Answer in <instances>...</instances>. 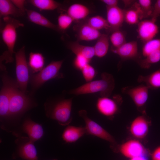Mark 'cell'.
<instances>
[{
    "mask_svg": "<svg viewBox=\"0 0 160 160\" xmlns=\"http://www.w3.org/2000/svg\"><path fill=\"white\" fill-rule=\"evenodd\" d=\"M1 75L2 85L0 92L1 128L7 132L9 123L10 100L12 90L17 84L16 80L10 77L6 70Z\"/></svg>",
    "mask_w": 160,
    "mask_h": 160,
    "instance_id": "5",
    "label": "cell"
},
{
    "mask_svg": "<svg viewBox=\"0 0 160 160\" xmlns=\"http://www.w3.org/2000/svg\"><path fill=\"white\" fill-rule=\"evenodd\" d=\"M52 160H57V159H52Z\"/></svg>",
    "mask_w": 160,
    "mask_h": 160,
    "instance_id": "42",
    "label": "cell"
},
{
    "mask_svg": "<svg viewBox=\"0 0 160 160\" xmlns=\"http://www.w3.org/2000/svg\"><path fill=\"white\" fill-rule=\"evenodd\" d=\"M86 134L85 127L68 125L64 130L62 137L66 143L76 142L84 135Z\"/></svg>",
    "mask_w": 160,
    "mask_h": 160,
    "instance_id": "19",
    "label": "cell"
},
{
    "mask_svg": "<svg viewBox=\"0 0 160 160\" xmlns=\"http://www.w3.org/2000/svg\"><path fill=\"white\" fill-rule=\"evenodd\" d=\"M109 38L112 46V48H118L126 42L124 34L119 29L112 32Z\"/></svg>",
    "mask_w": 160,
    "mask_h": 160,
    "instance_id": "30",
    "label": "cell"
},
{
    "mask_svg": "<svg viewBox=\"0 0 160 160\" xmlns=\"http://www.w3.org/2000/svg\"><path fill=\"white\" fill-rule=\"evenodd\" d=\"M121 100V97L119 95H115L112 98L101 97L97 101L96 108L101 115L111 119L118 113L119 104Z\"/></svg>",
    "mask_w": 160,
    "mask_h": 160,
    "instance_id": "10",
    "label": "cell"
},
{
    "mask_svg": "<svg viewBox=\"0 0 160 160\" xmlns=\"http://www.w3.org/2000/svg\"><path fill=\"white\" fill-rule=\"evenodd\" d=\"M125 10L118 6L106 7V20L111 32L119 29L124 21Z\"/></svg>",
    "mask_w": 160,
    "mask_h": 160,
    "instance_id": "15",
    "label": "cell"
},
{
    "mask_svg": "<svg viewBox=\"0 0 160 160\" xmlns=\"http://www.w3.org/2000/svg\"><path fill=\"white\" fill-rule=\"evenodd\" d=\"M149 130L148 123L146 118L143 116H139L132 121L130 127L131 134L137 139L144 137L147 134Z\"/></svg>",
    "mask_w": 160,
    "mask_h": 160,
    "instance_id": "18",
    "label": "cell"
},
{
    "mask_svg": "<svg viewBox=\"0 0 160 160\" xmlns=\"http://www.w3.org/2000/svg\"><path fill=\"white\" fill-rule=\"evenodd\" d=\"M64 60L52 61L39 72L31 73L29 82L31 91L29 93L33 95L34 92L46 82L52 79L61 78L63 74L60 72Z\"/></svg>",
    "mask_w": 160,
    "mask_h": 160,
    "instance_id": "6",
    "label": "cell"
},
{
    "mask_svg": "<svg viewBox=\"0 0 160 160\" xmlns=\"http://www.w3.org/2000/svg\"><path fill=\"white\" fill-rule=\"evenodd\" d=\"M45 58L39 52H31L29 54L28 65L31 73H37L44 68Z\"/></svg>",
    "mask_w": 160,
    "mask_h": 160,
    "instance_id": "23",
    "label": "cell"
},
{
    "mask_svg": "<svg viewBox=\"0 0 160 160\" xmlns=\"http://www.w3.org/2000/svg\"><path fill=\"white\" fill-rule=\"evenodd\" d=\"M78 41H92L97 40L101 35L99 31L93 28L85 22L74 27Z\"/></svg>",
    "mask_w": 160,
    "mask_h": 160,
    "instance_id": "16",
    "label": "cell"
},
{
    "mask_svg": "<svg viewBox=\"0 0 160 160\" xmlns=\"http://www.w3.org/2000/svg\"><path fill=\"white\" fill-rule=\"evenodd\" d=\"M32 96L20 90L17 84L12 90L9 102L8 132L12 133L17 137L21 135L20 127L23 116L28 111L37 105Z\"/></svg>",
    "mask_w": 160,
    "mask_h": 160,
    "instance_id": "1",
    "label": "cell"
},
{
    "mask_svg": "<svg viewBox=\"0 0 160 160\" xmlns=\"http://www.w3.org/2000/svg\"><path fill=\"white\" fill-rule=\"evenodd\" d=\"M85 22L98 31L103 29H108L109 26L106 19L100 15H96L88 18Z\"/></svg>",
    "mask_w": 160,
    "mask_h": 160,
    "instance_id": "29",
    "label": "cell"
},
{
    "mask_svg": "<svg viewBox=\"0 0 160 160\" xmlns=\"http://www.w3.org/2000/svg\"><path fill=\"white\" fill-rule=\"evenodd\" d=\"M129 160H148L145 156H141L130 159Z\"/></svg>",
    "mask_w": 160,
    "mask_h": 160,
    "instance_id": "41",
    "label": "cell"
},
{
    "mask_svg": "<svg viewBox=\"0 0 160 160\" xmlns=\"http://www.w3.org/2000/svg\"><path fill=\"white\" fill-rule=\"evenodd\" d=\"M72 98L46 102L44 104L46 116L61 126H68L72 120Z\"/></svg>",
    "mask_w": 160,
    "mask_h": 160,
    "instance_id": "4",
    "label": "cell"
},
{
    "mask_svg": "<svg viewBox=\"0 0 160 160\" xmlns=\"http://www.w3.org/2000/svg\"><path fill=\"white\" fill-rule=\"evenodd\" d=\"M111 51L124 60L133 59L138 55V47L135 41L126 42L116 48H111Z\"/></svg>",
    "mask_w": 160,
    "mask_h": 160,
    "instance_id": "17",
    "label": "cell"
},
{
    "mask_svg": "<svg viewBox=\"0 0 160 160\" xmlns=\"http://www.w3.org/2000/svg\"><path fill=\"white\" fill-rule=\"evenodd\" d=\"M20 133L26 134L30 140L35 143L43 137L44 132L41 124L32 120L29 116L22 121L20 127Z\"/></svg>",
    "mask_w": 160,
    "mask_h": 160,
    "instance_id": "12",
    "label": "cell"
},
{
    "mask_svg": "<svg viewBox=\"0 0 160 160\" xmlns=\"http://www.w3.org/2000/svg\"><path fill=\"white\" fill-rule=\"evenodd\" d=\"M24 14L17 8L11 0H0V17H4L10 15L18 17Z\"/></svg>",
    "mask_w": 160,
    "mask_h": 160,
    "instance_id": "24",
    "label": "cell"
},
{
    "mask_svg": "<svg viewBox=\"0 0 160 160\" xmlns=\"http://www.w3.org/2000/svg\"><path fill=\"white\" fill-rule=\"evenodd\" d=\"M90 13V10L87 6L80 3H74L68 8L67 13L73 21H79L86 18Z\"/></svg>",
    "mask_w": 160,
    "mask_h": 160,
    "instance_id": "21",
    "label": "cell"
},
{
    "mask_svg": "<svg viewBox=\"0 0 160 160\" xmlns=\"http://www.w3.org/2000/svg\"><path fill=\"white\" fill-rule=\"evenodd\" d=\"M137 4L140 8L141 13V19L151 15L153 7L152 1L150 0H139Z\"/></svg>",
    "mask_w": 160,
    "mask_h": 160,
    "instance_id": "33",
    "label": "cell"
},
{
    "mask_svg": "<svg viewBox=\"0 0 160 160\" xmlns=\"http://www.w3.org/2000/svg\"><path fill=\"white\" fill-rule=\"evenodd\" d=\"M15 54L17 85L20 90L27 93V86L29 82L30 75L26 57L25 47H22Z\"/></svg>",
    "mask_w": 160,
    "mask_h": 160,
    "instance_id": "7",
    "label": "cell"
},
{
    "mask_svg": "<svg viewBox=\"0 0 160 160\" xmlns=\"http://www.w3.org/2000/svg\"><path fill=\"white\" fill-rule=\"evenodd\" d=\"M115 86L113 76L104 72L101 74V79L92 81L73 89L69 92L76 95L99 93L101 97H109Z\"/></svg>",
    "mask_w": 160,
    "mask_h": 160,
    "instance_id": "3",
    "label": "cell"
},
{
    "mask_svg": "<svg viewBox=\"0 0 160 160\" xmlns=\"http://www.w3.org/2000/svg\"><path fill=\"white\" fill-rule=\"evenodd\" d=\"M81 71L83 77L87 82L92 81L96 75L95 68L89 63L86 65Z\"/></svg>",
    "mask_w": 160,
    "mask_h": 160,
    "instance_id": "35",
    "label": "cell"
},
{
    "mask_svg": "<svg viewBox=\"0 0 160 160\" xmlns=\"http://www.w3.org/2000/svg\"><path fill=\"white\" fill-rule=\"evenodd\" d=\"M73 21L72 19L67 13H60L57 19V26L59 31H63L67 30Z\"/></svg>",
    "mask_w": 160,
    "mask_h": 160,
    "instance_id": "34",
    "label": "cell"
},
{
    "mask_svg": "<svg viewBox=\"0 0 160 160\" xmlns=\"http://www.w3.org/2000/svg\"><path fill=\"white\" fill-rule=\"evenodd\" d=\"M119 150L123 156L130 159L145 156L146 153V150L142 143L135 139L129 140L122 144Z\"/></svg>",
    "mask_w": 160,
    "mask_h": 160,
    "instance_id": "14",
    "label": "cell"
},
{
    "mask_svg": "<svg viewBox=\"0 0 160 160\" xmlns=\"http://www.w3.org/2000/svg\"><path fill=\"white\" fill-rule=\"evenodd\" d=\"M28 20L36 24L56 31H59L57 25L52 23L42 14L35 11L26 9Z\"/></svg>",
    "mask_w": 160,
    "mask_h": 160,
    "instance_id": "20",
    "label": "cell"
},
{
    "mask_svg": "<svg viewBox=\"0 0 160 160\" xmlns=\"http://www.w3.org/2000/svg\"><path fill=\"white\" fill-rule=\"evenodd\" d=\"M28 1L40 11L53 10L61 6L60 3L53 0H30Z\"/></svg>",
    "mask_w": 160,
    "mask_h": 160,
    "instance_id": "27",
    "label": "cell"
},
{
    "mask_svg": "<svg viewBox=\"0 0 160 160\" xmlns=\"http://www.w3.org/2000/svg\"><path fill=\"white\" fill-rule=\"evenodd\" d=\"M78 113L85 122L86 134L106 141L110 143L112 147H115L116 143L113 137L100 125L90 118L85 110H80Z\"/></svg>",
    "mask_w": 160,
    "mask_h": 160,
    "instance_id": "8",
    "label": "cell"
},
{
    "mask_svg": "<svg viewBox=\"0 0 160 160\" xmlns=\"http://www.w3.org/2000/svg\"><path fill=\"white\" fill-rule=\"evenodd\" d=\"M159 49H160V39H153L145 43L142 48V54L145 57L152 52Z\"/></svg>",
    "mask_w": 160,
    "mask_h": 160,
    "instance_id": "32",
    "label": "cell"
},
{
    "mask_svg": "<svg viewBox=\"0 0 160 160\" xmlns=\"http://www.w3.org/2000/svg\"><path fill=\"white\" fill-rule=\"evenodd\" d=\"M138 81L139 82L144 83L149 89L160 88V68L147 76H140L138 78Z\"/></svg>",
    "mask_w": 160,
    "mask_h": 160,
    "instance_id": "25",
    "label": "cell"
},
{
    "mask_svg": "<svg viewBox=\"0 0 160 160\" xmlns=\"http://www.w3.org/2000/svg\"><path fill=\"white\" fill-rule=\"evenodd\" d=\"M68 47L76 55L82 56L90 61L95 56L93 46L81 45L78 41H74L68 43Z\"/></svg>",
    "mask_w": 160,
    "mask_h": 160,
    "instance_id": "22",
    "label": "cell"
},
{
    "mask_svg": "<svg viewBox=\"0 0 160 160\" xmlns=\"http://www.w3.org/2000/svg\"><path fill=\"white\" fill-rule=\"evenodd\" d=\"M109 38L106 34H101L97 39L93 46L95 56L99 58L103 57L106 55L108 52L109 44Z\"/></svg>",
    "mask_w": 160,
    "mask_h": 160,
    "instance_id": "26",
    "label": "cell"
},
{
    "mask_svg": "<svg viewBox=\"0 0 160 160\" xmlns=\"http://www.w3.org/2000/svg\"><path fill=\"white\" fill-rule=\"evenodd\" d=\"M134 6V8L125 10L124 21L130 25L138 23L141 20L140 11L137 3Z\"/></svg>",
    "mask_w": 160,
    "mask_h": 160,
    "instance_id": "28",
    "label": "cell"
},
{
    "mask_svg": "<svg viewBox=\"0 0 160 160\" xmlns=\"http://www.w3.org/2000/svg\"><path fill=\"white\" fill-rule=\"evenodd\" d=\"M160 15V0H158L155 3L151 15V20L156 22L158 17Z\"/></svg>",
    "mask_w": 160,
    "mask_h": 160,
    "instance_id": "37",
    "label": "cell"
},
{
    "mask_svg": "<svg viewBox=\"0 0 160 160\" xmlns=\"http://www.w3.org/2000/svg\"><path fill=\"white\" fill-rule=\"evenodd\" d=\"M11 1L14 5L20 10L24 14L26 13V9L25 7V3L26 2L24 0H11Z\"/></svg>",
    "mask_w": 160,
    "mask_h": 160,
    "instance_id": "38",
    "label": "cell"
},
{
    "mask_svg": "<svg viewBox=\"0 0 160 160\" xmlns=\"http://www.w3.org/2000/svg\"><path fill=\"white\" fill-rule=\"evenodd\" d=\"M149 88L145 84L134 87L124 88L122 92L128 95L136 106L138 108L144 106L146 103L149 95Z\"/></svg>",
    "mask_w": 160,
    "mask_h": 160,
    "instance_id": "11",
    "label": "cell"
},
{
    "mask_svg": "<svg viewBox=\"0 0 160 160\" xmlns=\"http://www.w3.org/2000/svg\"><path fill=\"white\" fill-rule=\"evenodd\" d=\"M152 160H160V146L157 147L151 155Z\"/></svg>",
    "mask_w": 160,
    "mask_h": 160,
    "instance_id": "40",
    "label": "cell"
},
{
    "mask_svg": "<svg viewBox=\"0 0 160 160\" xmlns=\"http://www.w3.org/2000/svg\"><path fill=\"white\" fill-rule=\"evenodd\" d=\"M101 1L106 5V7L117 6L118 3V1L117 0H102Z\"/></svg>",
    "mask_w": 160,
    "mask_h": 160,
    "instance_id": "39",
    "label": "cell"
},
{
    "mask_svg": "<svg viewBox=\"0 0 160 160\" xmlns=\"http://www.w3.org/2000/svg\"><path fill=\"white\" fill-rule=\"evenodd\" d=\"M90 61V60L82 56L76 55L73 64L76 68L81 71L86 65L89 63Z\"/></svg>",
    "mask_w": 160,
    "mask_h": 160,
    "instance_id": "36",
    "label": "cell"
},
{
    "mask_svg": "<svg viewBox=\"0 0 160 160\" xmlns=\"http://www.w3.org/2000/svg\"><path fill=\"white\" fill-rule=\"evenodd\" d=\"M151 19L144 20L138 23V37L145 43L153 39L158 33L159 27Z\"/></svg>",
    "mask_w": 160,
    "mask_h": 160,
    "instance_id": "13",
    "label": "cell"
},
{
    "mask_svg": "<svg viewBox=\"0 0 160 160\" xmlns=\"http://www.w3.org/2000/svg\"><path fill=\"white\" fill-rule=\"evenodd\" d=\"M4 26L1 31L2 39L7 46V50L1 56V62L5 61L6 63H12L14 61L13 55L17 38V29L23 27L24 25L18 20L7 16L3 17Z\"/></svg>",
    "mask_w": 160,
    "mask_h": 160,
    "instance_id": "2",
    "label": "cell"
},
{
    "mask_svg": "<svg viewBox=\"0 0 160 160\" xmlns=\"http://www.w3.org/2000/svg\"><path fill=\"white\" fill-rule=\"evenodd\" d=\"M160 61V49L154 51L150 53L140 62V65L143 68H149L152 64L157 63Z\"/></svg>",
    "mask_w": 160,
    "mask_h": 160,
    "instance_id": "31",
    "label": "cell"
},
{
    "mask_svg": "<svg viewBox=\"0 0 160 160\" xmlns=\"http://www.w3.org/2000/svg\"><path fill=\"white\" fill-rule=\"evenodd\" d=\"M15 143V153L17 157L26 160H38L34 143L28 137L22 135L18 137Z\"/></svg>",
    "mask_w": 160,
    "mask_h": 160,
    "instance_id": "9",
    "label": "cell"
}]
</instances>
